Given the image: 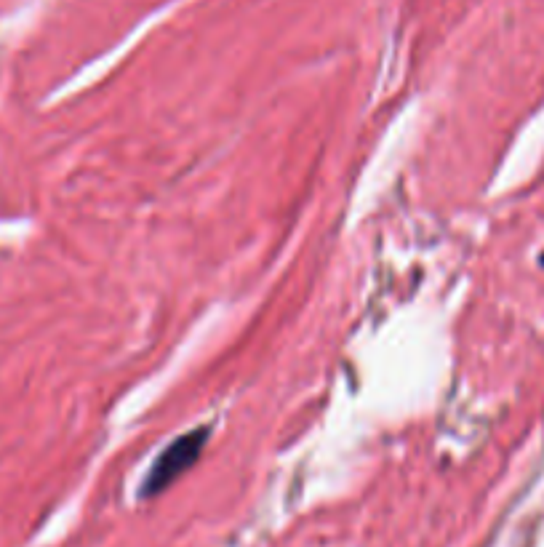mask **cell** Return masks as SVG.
Segmentation results:
<instances>
[{
  "label": "cell",
  "mask_w": 544,
  "mask_h": 547,
  "mask_svg": "<svg viewBox=\"0 0 544 547\" xmlns=\"http://www.w3.org/2000/svg\"><path fill=\"white\" fill-rule=\"evenodd\" d=\"M206 438L208 427H198V430H192V433L176 438V441L155 459V465H152V470L147 473V478H144V497H155L158 491L168 489L187 467H192V462H195V459L200 457V451H203Z\"/></svg>",
  "instance_id": "cell-1"
}]
</instances>
